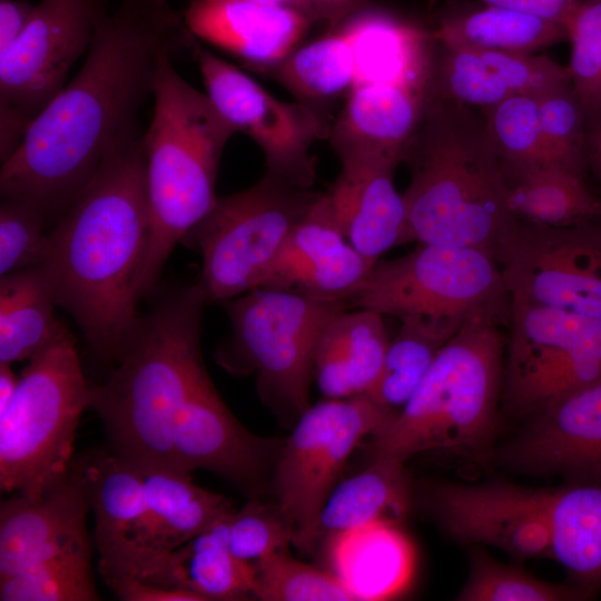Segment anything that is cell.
Masks as SVG:
<instances>
[{
	"mask_svg": "<svg viewBox=\"0 0 601 601\" xmlns=\"http://www.w3.org/2000/svg\"><path fill=\"white\" fill-rule=\"evenodd\" d=\"M190 38L169 4L121 0L106 12L77 75L2 162L1 196L45 214L70 206L105 159L138 134L136 118L162 56Z\"/></svg>",
	"mask_w": 601,
	"mask_h": 601,
	"instance_id": "obj_1",
	"label": "cell"
},
{
	"mask_svg": "<svg viewBox=\"0 0 601 601\" xmlns=\"http://www.w3.org/2000/svg\"><path fill=\"white\" fill-rule=\"evenodd\" d=\"M150 240L142 136L100 165L50 233L45 265L58 307L93 353L116 361L137 319L138 283Z\"/></svg>",
	"mask_w": 601,
	"mask_h": 601,
	"instance_id": "obj_2",
	"label": "cell"
},
{
	"mask_svg": "<svg viewBox=\"0 0 601 601\" xmlns=\"http://www.w3.org/2000/svg\"><path fill=\"white\" fill-rule=\"evenodd\" d=\"M206 300L197 285L165 294L138 319L89 408L104 423L111 453L138 470H175L178 412L209 375L201 355Z\"/></svg>",
	"mask_w": 601,
	"mask_h": 601,
	"instance_id": "obj_3",
	"label": "cell"
},
{
	"mask_svg": "<svg viewBox=\"0 0 601 601\" xmlns=\"http://www.w3.org/2000/svg\"><path fill=\"white\" fill-rule=\"evenodd\" d=\"M475 109L431 95L402 159L411 179L402 194L401 245L471 248L496 258L516 226L500 159Z\"/></svg>",
	"mask_w": 601,
	"mask_h": 601,
	"instance_id": "obj_4",
	"label": "cell"
},
{
	"mask_svg": "<svg viewBox=\"0 0 601 601\" xmlns=\"http://www.w3.org/2000/svg\"><path fill=\"white\" fill-rule=\"evenodd\" d=\"M174 53L159 62L152 117L142 136L150 240L140 299L154 290L175 247L215 206L220 159L236 131L208 96L179 75Z\"/></svg>",
	"mask_w": 601,
	"mask_h": 601,
	"instance_id": "obj_5",
	"label": "cell"
},
{
	"mask_svg": "<svg viewBox=\"0 0 601 601\" xmlns=\"http://www.w3.org/2000/svg\"><path fill=\"white\" fill-rule=\"evenodd\" d=\"M504 317H472L445 343L410 398L375 436L376 457L404 464L425 451L475 459L489 453L503 377Z\"/></svg>",
	"mask_w": 601,
	"mask_h": 601,
	"instance_id": "obj_6",
	"label": "cell"
},
{
	"mask_svg": "<svg viewBox=\"0 0 601 601\" xmlns=\"http://www.w3.org/2000/svg\"><path fill=\"white\" fill-rule=\"evenodd\" d=\"M87 383L72 333L57 336L29 359L14 395L0 412V489L37 501L62 481L89 407Z\"/></svg>",
	"mask_w": 601,
	"mask_h": 601,
	"instance_id": "obj_7",
	"label": "cell"
},
{
	"mask_svg": "<svg viewBox=\"0 0 601 601\" xmlns=\"http://www.w3.org/2000/svg\"><path fill=\"white\" fill-rule=\"evenodd\" d=\"M508 297L492 255L421 244L401 257L378 259L346 303L449 341L472 317L505 314Z\"/></svg>",
	"mask_w": 601,
	"mask_h": 601,
	"instance_id": "obj_8",
	"label": "cell"
},
{
	"mask_svg": "<svg viewBox=\"0 0 601 601\" xmlns=\"http://www.w3.org/2000/svg\"><path fill=\"white\" fill-rule=\"evenodd\" d=\"M345 300L255 288L226 302L231 336L217 353L235 373L255 372L260 397L279 412L300 415L309 406L319 337Z\"/></svg>",
	"mask_w": 601,
	"mask_h": 601,
	"instance_id": "obj_9",
	"label": "cell"
},
{
	"mask_svg": "<svg viewBox=\"0 0 601 601\" xmlns=\"http://www.w3.org/2000/svg\"><path fill=\"white\" fill-rule=\"evenodd\" d=\"M319 195L266 173L252 187L218 198L184 240L201 256L197 285L206 303L257 288Z\"/></svg>",
	"mask_w": 601,
	"mask_h": 601,
	"instance_id": "obj_10",
	"label": "cell"
},
{
	"mask_svg": "<svg viewBox=\"0 0 601 601\" xmlns=\"http://www.w3.org/2000/svg\"><path fill=\"white\" fill-rule=\"evenodd\" d=\"M393 418L365 394L326 398L299 415L282 443L273 481L275 504L298 549L315 546L322 508L355 447L382 433Z\"/></svg>",
	"mask_w": 601,
	"mask_h": 601,
	"instance_id": "obj_11",
	"label": "cell"
},
{
	"mask_svg": "<svg viewBox=\"0 0 601 601\" xmlns=\"http://www.w3.org/2000/svg\"><path fill=\"white\" fill-rule=\"evenodd\" d=\"M106 0H40L18 40L0 55V158L6 161L29 126L63 89L87 53Z\"/></svg>",
	"mask_w": 601,
	"mask_h": 601,
	"instance_id": "obj_12",
	"label": "cell"
},
{
	"mask_svg": "<svg viewBox=\"0 0 601 601\" xmlns=\"http://www.w3.org/2000/svg\"><path fill=\"white\" fill-rule=\"evenodd\" d=\"M503 398L513 413L601 382V319L510 297Z\"/></svg>",
	"mask_w": 601,
	"mask_h": 601,
	"instance_id": "obj_13",
	"label": "cell"
},
{
	"mask_svg": "<svg viewBox=\"0 0 601 601\" xmlns=\"http://www.w3.org/2000/svg\"><path fill=\"white\" fill-rule=\"evenodd\" d=\"M206 95L218 112L252 138L265 156L267 173L309 189L316 176L311 149L331 135L317 110L306 102H285L233 63L193 43Z\"/></svg>",
	"mask_w": 601,
	"mask_h": 601,
	"instance_id": "obj_14",
	"label": "cell"
},
{
	"mask_svg": "<svg viewBox=\"0 0 601 601\" xmlns=\"http://www.w3.org/2000/svg\"><path fill=\"white\" fill-rule=\"evenodd\" d=\"M496 260L509 297L601 319V218L568 227L518 220Z\"/></svg>",
	"mask_w": 601,
	"mask_h": 601,
	"instance_id": "obj_15",
	"label": "cell"
},
{
	"mask_svg": "<svg viewBox=\"0 0 601 601\" xmlns=\"http://www.w3.org/2000/svg\"><path fill=\"white\" fill-rule=\"evenodd\" d=\"M544 489L510 483H436L428 508L452 538L497 548L514 559H552Z\"/></svg>",
	"mask_w": 601,
	"mask_h": 601,
	"instance_id": "obj_16",
	"label": "cell"
},
{
	"mask_svg": "<svg viewBox=\"0 0 601 601\" xmlns=\"http://www.w3.org/2000/svg\"><path fill=\"white\" fill-rule=\"evenodd\" d=\"M277 442L246 430L231 414L210 377L189 396L177 414L173 452L176 472L204 469L247 492L263 481Z\"/></svg>",
	"mask_w": 601,
	"mask_h": 601,
	"instance_id": "obj_17",
	"label": "cell"
},
{
	"mask_svg": "<svg viewBox=\"0 0 601 601\" xmlns=\"http://www.w3.org/2000/svg\"><path fill=\"white\" fill-rule=\"evenodd\" d=\"M514 469L601 485V382L570 393L533 414L505 452Z\"/></svg>",
	"mask_w": 601,
	"mask_h": 601,
	"instance_id": "obj_18",
	"label": "cell"
},
{
	"mask_svg": "<svg viewBox=\"0 0 601 601\" xmlns=\"http://www.w3.org/2000/svg\"><path fill=\"white\" fill-rule=\"evenodd\" d=\"M90 509L99 572L140 579L152 562L149 511L141 473L112 453L81 460Z\"/></svg>",
	"mask_w": 601,
	"mask_h": 601,
	"instance_id": "obj_19",
	"label": "cell"
},
{
	"mask_svg": "<svg viewBox=\"0 0 601 601\" xmlns=\"http://www.w3.org/2000/svg\"><path fill=\"white\" fill-rule=\"evenodd\" d=\"M90 509L81 461L37 501L17 495L0 504V580L52 558L90 550Z\"/></svg>",
	"mask_w": 601,
	"mask_h": 601,
	"instance_id": "obj_20",
	"label": "cell"
},
{
	"mask_svg": "<svg viewBox=\"0 0 601 601\" xmlns=\"http://www.w3.org/2000/svg\"><path fill=\"white\" fill-rule=\"evenodd\" d=\"M341 173L328 191L336 220L346 240L377 262L401 245L405 226L402 194L394 186V157L373 152L339 156Z\"/></svg>",
	"mask_w": 601,
	"mask_h": 601,
	"instance_id": "obj_21",
	"label": "cell"
},
{
	"mask_svg": "<svg viewBox=\"0 0 601 601\" xmlns=\"http://www.w3.org/2000/svg\"><path fill=\"white\" fill-rule=\"evenodd\" d=\"M311 21L294 7L248 0H190L184 14L194 37L262 68L283 61Z\"/></svg>",
	"mask_w": 601,
	"mask_h": 601,
	"instance_id": "obj_22",
	"label": "cell"
},
{
	"mask_svg": "<svg viewBox=\"0 0 601 601\" xmlns=\"http://www.w3.org/2000/svg\"><path fill=\"white\" fill-rule=\"evenodd\" d=\"M355 58L354 86L385 83L432 93L435 43L430 30L380 11H359L341 24Z\"/></svg>",
	"mask_w": 601,
	"mask_h": 601,
	"instance_id": "obj_23",
	"label": "cell"
},
{
	"mask_svg": "<svg viewBox=\"0 0 601 601\" xmlns=\"http://www.w3.org/2000/svg\"><path fill=\"white\" fill-rule=\"evenodd\" d=\"M397 524L375 521L325 540L331 572L355 600H385L407 588L415 555Z\"/></svg>",
	"mask_w": 601,
	"mask_h": 601,
	"instance_id": "obj_24",
	"label": "cell"
},
{
	"mask_svg": "<svg viewBox=\"0 0 601 601\" xmlns=\"http://www.w3.org/2000/svg\"><path fill=\"white\" fill-rule=\"evenodd\" d=\"M431 95L385 83L353 87L331 129V141L338 157L373 152L401 162Z\"/></svg>",
	"mask_w": 601,
	"mask_h": 601,
	"instance_id": "obj_25",
	"label": "cell"
},
{
	"mask_svg": "<svg viewBox=\"0 0 601 601\" xmlns=\"http://www.w3.org/2000/svg\"><path fill=\"white\" fill-rule=\"evenodd\" d=\"M383 317L346 309L326 325L314 359V377L326 398L367 395L374 388L390 344Z\"/></svg>",
	"mask_w": 601,
	"mask_h": 601,
	"instance_id": "obj_26",
	"label": "cell"
},
{
	"mask_svg": "<svg viewBox=\"0 0 601 601\" xmlns=\"http://www.w3.org/2000/svg\"><path fill=\"white\" fill-rule=\"evenodd\" d=\"M430 31L439 45L521 53L569 40L560 22L477 0H447Z\"/></svg>",
	"mask_w": 601,
	"mask_h": 601,
	"instance_id": "obj_27",
	"label": "cell"
},
{
	"mask_svg": "<svg viewBox=\"0 0 601 601\" xmlns=\"http://www.w3.org/2000/svg\"><path fill=\"white\" fill-rule=\"evenodd\" d=\"M233 511L159 558L141 581L185 590L201 601L242 600L253 595V566L237 560L228 549V516Z\"/></svg>",
	"mask_w": 601,
	"mask_h": 601,
	"instance_id": "obj_28",
	"label": "cell"
},
{
	"mask_svg": "<svg viewBox=\"0 0 601 601\" xmlns=\"http://www.w3.org/2000/svg\"><path fill=\"white\" fill-rule=\"evenodd\" d=\"M500 164L506 201L518 220L568 227L601 218V197L585 177L552 162Z\"/></svg>",
	"mask_w": 601,
	"mask_h": 601,
	"instance_id": "obj_29",
	"label": "cell"
},
{
	"mask_svg": "<svg viewBox=\"0 0 601 601\" xmlns=\"http://www.w3.org/2000/svg\"><path fill=\"white\" fill-rule=\"evenodd\" d=\"M545 518L552 559L575 585L595 595L601 588V485L546 490Z\"/></svg>",
	"mask_w": 601,
	"mask_h": 601,
	"instance_id": "obj_30",
	"label": "cell"
},
{
	"mask_svg": "<svg viewBox=\"0 0 601 601\" xmlns=\"http://www.w3.org/2000/svg\"><path fill=\"white\" fill-rule=\"evenodd\" d=\"M139 471L149 511L152 553L147 574L159 558L185 544L234 509L223 494L196 485L190 474L171 470Z\"/></svg>",
	"mask_w": 601,
	"mask_h": 601,
	"instance_id": "obj_31",
	"label": "cell"
},
{
	"mask_svg": "<svg viewBox=\"0 0 601 601\" xmlns=\"http://www.w3.org/2000/svg\"><path fill=\"white\" fill-rule=\"evenodd\" d=\"M408 502L404 464L375 456L365 470L333 489L318 516L315 545L319 540L375 521L398 523Z\"/></svg>",
	"mask_w": 601,
	"mask_h": 601,
	"instance_id": "obj_32",
	"label": "cell"
},
{
	"mask_svg": "<svg viewBox=\"0 0 601 601\" xmlns=\"http://www.w3.org/2000/svg\"><path fill=\"white\" fill-rule=\"evenodd\" d=\"M51 276L43 266L0 277V363L30 359L47 347L62 323Z\"/></svg>",
	"mask_w": 601,
	"mask_h": 601,
	"instance_id": "obj_33",
	"label": "cell"
},
{
	"mask_svg": "<svg viewBox=\"0 0 601 601\" xmlns=\"http://www.w3.org/2000/svg\"><path fill=\"white\" fill-rule=\"evenodd\" d=\"M275 76L306 104L349 92L355 81V58L349 35L339 26L326 36L293 50L275 66Z\"/></svg>",
	"mask_w": 601,
	"mask_h": 601,
	"instance_id": "obj_34",
	"label": "cell"
},
{
	"mask_svg": "<svg viewBox=\"0 0 601 601\" xmlns=\"http://www.w3.org/2000/svg\"><path fill=\"white\" fill-rule=\"evenodd\" d=\"M1 601H96L91 549L32 564L0 580Z\"/></svg>",
	"mask_w": 601,
	"mask_h": 601,
	"instance_id": "obj_35",
	"label": "cell"
},
{
	"mask_svg": "<svg viewBox=\"0 0 601 601\" xmlns=\"http://www.w3.org/2000/svg\"><path fill=\"white\" fill-rule=\"evenodd\" d=\"M470 573L456 597L461 601H577L594 595L573 584L539 580L501 563L480 549L471 553Z\"/></svg>",
	"mask_w": 601,
	"mask_h": 601,
	"instance_id": "obj_36",
	"label": "cell"
},
{
	"mask_svg": "<svg viewBox=\"0 0 601 601\" xmlns=\"http://www.w3.org/2000/svg\"><path fill=\"white\" fill-rule=\"evenodd\" d=\"M446 342L426 331L401 323L397 334L390 339L380 378L367 396L395 416Z\"/></svg>",
	"mask_w": 601,
	"mask_h": 601,
	"instance_id": "obj_37",
	"label": "cell"
},
{
	"mask_svg": "<svg viewBox=\"0 0 601 601\" xmlns=\"http://www.w3.org/2000/svg\"><path fill=\"white\" fill-rule=\"evenodd\" d=\"M346 243L328 193L321 194L292 229L257 288L284 289L296 274Z\"/></svg>",
	"mask_w": 601,
	"mask_h": 601,
	"instance_id": "obj_38",
	"label": "cell"
},
{
	"mask_svg": "<svg viewBox=\"0 0 601 601\" xmlns=\"http://www.w3.org/2000/svg\"><path fill=\"white\" fill-rule=\"evenodd\" d=\"M253 597L264 601L355 600L331 572L298 561L287 550L273 552L253 565Z\"/></svg>",
	"mask_w": 601,
	"mask_h": 601,
	"instance_id": "obj_39",
	"label": "cell"
},
{
	"mask_svg": "<svg viewBox=\"0 0 601 601\" xmlns=\"http://www.w3.org/2000/svg\"><path fill=\"white\" fill-rule=\"evenodd\" d=\"M541 130L552 164L587 178L588 127L581 101L571 82L538 96Z\"/></svg>",
	"mask_w": 601,
	"mask_h": 601,
	"instance_id": "obj_40",
	"label": "cell"
},
{
	"mask_svg": "<svg viewBox=\"0 0 601 601\" xmlns=\"http://www.w3.org/2000/svg\"><path fill=\"white\" fill-rule=\"evenodd\" d=\"M480 110L501 161L551 162L541 130L536 96L512 95Z\"/></svg>",
	"mask_w": 601,
	"mask_h": 601,
	"instance_id": "obj_41",
	"label": "cell"
},
{
	"mask_svg": "<svg viewBox=\"0 0 601 601\" xmlns=\"http://www.w3.org/2000/svg\"><path fill=\"white\" fill-rule=\"evenodd\" d=\"M568 33L572 45L568 68L589 134L601 125V0H578Z\"/></svg>",
	"mask_w": 601,
	"mask_h": 601,
	"instance_id": "obj_42",
	"label": "cell"
},
{
	"mask_svg": "<svg viewBox=\"0 0 601 601\" xmlns=\"http://www.w3.org/2000/svg\"><path fill=\"white\" fill-rule=\"evenodd\" d=\"M45 213L35 204L2 197L0 205V277L40 267L50 256V233L43 231Z\"/></svg>",
	"mask_w": 601,
	"mask_h": 601,
	"instance_id": "obj_43",
	"label": "cell"
},
{
	"mask_svg": "<svg viewBox=\"0 0 601 601\" xmlns=\"http://www.w3.org/2000/svg\"><path fill=\"white\" fill-rule=\"evenodd\" d=\"M228 549L239 561L254 565L262 558L293 543V532L277 505L250 500L228 516Z\"/></svg>",
	"mask_w": 601,
	"mask_h": 601,
	"instance_id": "obj_44",
	"label": "cell"
},
{
	"mask_svg": "<svg viewBox=\"0 0 601 601\" xmlns=\"http://www.w3.org/2000/svg\"><path fill=\"white\" fill-rule=\"evenodd\" d=\"M117 598L125 601H201L195 593L162 588L134 578L106 581Z\"/></svg>",
	"mask_w": 601,
	"mask_h": 601,
	"instance_id": "obj_45",
	"label": "cell"
},
{
	"mask_svg": "<svg viewBox=\"0 0 601 601\" xmlns=\"http://www.w3.org/2000/svg\"><path fill=\"white\" fill-rule=\"evenodd\" d=\"M33 10L35 4L24 0H0V55L22 35Z\"/></svg>",
	"mask_w": 601,
	"mask_h": 601,
	"instance_id": "obj_46",
	"label": "cell"
},
{
	"mask_svg": "<svg viewBox=\"0 0 601 601\" xmlns=\"http://www.w3.org/2000/svg\"><path fill=\"white\" fill-rule=\"evenodd\" d=\"M487 4L499 6L552 21L560 22L568 28V23L575 10L578 0H477Z\"/></svg>",
	"mask_w": 601,
	"mask_h": 601,
	"instance_id": "obj_47",
	"label": "cell"
},
{
	"mask_svg": "<svg viewBox=\"0 0 601 601\" xmlns=\"http://www.w3.org/2000/svg\"><path fill=\"white\" fill-rule=\"evenodd\" d=\"M363 2L364 0H313L309 18L312 21L327 23L331 32L359 12Z\"/></svg>",
	"mask_w": 601,
	"mask_h": 601,
	"instance_id": "obj_48",
	"label": "cell"
},
{
	"mask_svg": "<svg viewBox=\"0 0 601 601\" xmlns=\"http://www.w3.org/2000/svg\"><path fill=\"white\" fill-rule=\"evenodd\" d=\"M11 365L0 363V412L10 403L19 383V376L11 370Z\"/></svg>",
	"mask_w": 601,
	"mask_h": 601,
	"instance_id": "obj_49",
	"label": "cell"
},
{
	"mask_svg": "<svg viewBox=\"0 0 601 601\" xmlns=\"http://www.w3.org/2000/svg\"><path fill=\"white\" fill-rule=\"evenodd\" d=\"M588 158L590 171L593 173L601 183V126L590 134Z\"/></svg>",
	"mask_w": 601,
	"mask_h": 601,
	"instance_id": "obj_50",
	"label": "cell"
},
{
	"mask_svg": "<svg viewBox=\"0 0 601 601\" xmlns=\"http://www.w3.org/2000/svg\"><path fill=\"white\" fill-rule=\"evenodd\" d=\"M294 3L298 10L304 12L309 18L313 0H294Z\"/></svg>",
	"mask_w": 601,
	"mask_h": 601,
	"instance_id": "obj_51",
	"label": "cell"
},
{
	"mask_svg": "<svg viewBox=\"0 0 601 601\" xmlns=\"http://www.w3.org/2000/svg\"><path fill=\"white\" fill-rule=\"evenodd\" d=\"M248 1H254V2H259V3H269V4L289 6V7L296 8L294 0H248Z\"/></svg>",
	"mask_w": 601,
	"mask_h": 601,
	"instance_id": "obj_52",
	"label": "cell"
},
{
	"mask_svg": "<svg viewBox=\"0 0 601 601\" xmlns=\"http://www.w3.org/2000/svg\"><path fill=\"white\" fill-rule=\"evenodd\" d=\"M148 1L157 3V4H161V6L168 4L167 0H148Z\"/></svg>",
	"mask_w": 601,
	"mask_h": 601,
	"instance_id": "obj_53",
	"label": "cell"
},
{
	"mask_svg": "<svg viewBox=\"0 0 601 601\" xmlns=\"http://www.w3.org/2000/svg\"><path fill=\"white\" fill-rule=\"evenodd\" d=\"M439 0H430L428 1V8L433 9L437 4Z\"/></svg>",
	"mask_w": 601,
	"mask_h": 601,
	"instance_id": "obj_54",
	"label": "cell"
},
{
	"mask_svg": "<svg viewBox=\"0 0 601 601\" xmlns=\"http://www.w3.org/2000/svg\"><path fill=\"white\" fill-rule=\"evenodd\" d=\"M599 127V126H598Z\"/></svg>",
	"mask_w": 601,
	"mask_h": 601,
	"instance_id": "obj_55",
	"label": "cell"
}]
</instances>
